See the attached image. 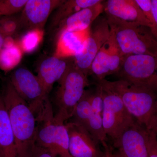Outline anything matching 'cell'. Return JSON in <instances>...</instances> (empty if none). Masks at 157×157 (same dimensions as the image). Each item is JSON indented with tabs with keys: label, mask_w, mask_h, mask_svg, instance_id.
I'll return each instance as SVG.
<instances>
[{
	"label": "cell",
	"mask_w": 157,
	"mask_h": 157,
	"mask_svg": "<svg viewBox=\"0 0 157 157\" xmlns=\"http://www.w3.org/2000/svg\"><path fill=\"white\" fill-rule=\"evenodd\" d=\"M100 82L117 94L129 113L148 131L155 130L157 112V92L124 80Z\"/></svg>",
	"instance_id": "cell-1"
},
{
	"label": "cell",
	"mask_w": 157,
	"mask_h": 157,
	"mask_svg": "<svg viewBox=\"0 0 157 157\" xmlns=\"http://www.w3.org/2000/svg\"><path fill=\"white\" fill-rule=\"evenodd\" d=\"M2 94L14 133L18 156L21 157L35 142L36 119L9 79L4 86Z\"/></svg>",
	"instance_id": "cell-2"
},
{
	"label": "cell",
	"mask_w": 157,
	"mask_h": 157,
	"mask_svg": "<svg viewBox=\"0 0 157 157\" xmlns=\"http://www.w3.org/2000/svg\"><path fill=\"white\" fill-rule=\"evenodd\" d=\"M106 18L110 33L124 56H157V41L149 28L108 15Z\"/></svg>",
	"instance_id": "cell-3"
},
{
	"label": "cell",
	"mask_w": 157,
	"mask_h": 157,
	"mask_svg": "<svg viewBox=\"0 0 157 157\" xmlns=\"http://www.w3.org/2000/svg\"><path fill=\"white\" fill-rule=\"evenodd\" d=\"M58 82L55 100L57 110L54 118L56 122L65 124L72 117L89 82L87 75L76 67L73 60Z\"/></svg>",
	"instance_id": "cell-4"
},
{
	"label": "cell",
	"mask_w": 157,
	"mask_h": 157,
	"mask_svg": "<svg viewBox=\"0 0 157 157\" xmlns=\"http://www.w3.org/2000/svg\"><path fill=\"white\" fill-rule=\"evenodd\" d=\"M37 145L47 150L54 157H73L69 148V135L65 124L54 120L52 109L37 120L35 139Z\"/></svg>",
	"instance_id": "cell-5"
},
{
	"label": "cell",
	"mask_w": 157,
	"mask_h": 157,
	"mask_svg": "<svg viewBox=\"0 0 157 157\" xmlns=\"http://www.w3.org/2000/svg\"><path fill=\"white\" fill-rule=\"evenodd\" d=\"M18 95L28 105L36 119L42 115L51 104L48 94L37 76L24 68L16 69L9 79Z\"/></svg>",
	"instance_id": "cell-6"
},
{
	"label": "cell",
	"mask_w": 157,
	"mask_h": 157,
	"mask_svg": "<svg viewBox=\"0 0 157 157\" xmlns=\"http://www.w3.org/2000/svg\"><path fill=\"white\" fill-rule=\"evenodd\" d=\"M115 75L119 79L157 92V56L134 55L126 56Z\"/></svg>",
	"instance_id": "cell-7"
},
{
	"label": "cell",
	"mask_w": 157,
	"mask_h": 157,
	"mask_svg": "<svg viewBox=\"0 0 157 157\" xmlns=\"http://www.w3.org/2000/svg\"><path fill=\"white\" fill-rule=\"evenodd\" d=\"M103 101V127L107 138L113 142L136 121L131 115L120 97L100 82Z\"/></svg>",
	"instance_id": "cell-8"
},
{
	"label": "cell",
	"mask_w": 157,
	"mask_h": 157,
	"mask_svg": "<svg viewBox=\"0 0 157 157\" xmlns=\"http://www.w3.org/2000/svg\"><path fill=\"white\" fill-rule=\"evenodd\" d=\"M110 29L107 18L98 20L85 41L82 48L73 57L75 66L86 75L90 73L91 66L98 52L109 39Z\"/></svg>",
	"instance_id": "cell-9"
},
{
	"label": "cell",
	"mask_w": 157,
	"mask_h": 157,
	"mask_svg": "<svg viewBox=\"0 0 157 157\" xmlns=\"http://www.w3.org/2000/svg\"><path fill=\"white\" fill-rule=\"evenodd\" d=\"M113 143L122 157H148L147 130L136 121Z\"/></svg>",
	"instance_id": "cell-10"
},
{
	"label": "cell",
	"mask_w": 157,
	"mask_h": 157,
	"mask_svg": "<svg viewBox=\"0 0 157 157\" xmlns=\"http://www.w3.org/2000/svg\"><path fill=\"white\" fill-rule=\"evenodd\" d=\"M125 57L110 33L109 39L101 47L94 59L90 73L95 76L98 81L105 79L109 75L116 74Z\"/></svg>",
	"instance_id": "cell-11"
},
{
	"label": "cell",
	"mask_w": 157,
	"mask_h": 157,
	"mask_svg": "<svg viewBox=\"0 0 157 157\" xmlns=\"http://www.w3.org/2000/svg\"><path fill=\"white\" fill-rule=\"evenodd\" d=\"M69 135V148L73 157H105L98 140L86 129L71 122L65 123Z\"/></svg>",
	"instance_id": "cell-12"
},
{
	"label": "cell",
	"mask_w": 157,
	"mask_h": 157,
	"mask_svg": "<svg viewBox=\"0 0 157 157\" xmlns=\"http://www.w3.org/2000/svg\"><path fill=\"white\" fill-rule=\"evenodd\" d=\"M64 0H28L19 16L21 28L43 30L52 12Z\"/></svg>",
	"instance_id": "cell-13"
},
{
	"label": "cell",
	"mask_w": 157,
	"mask_h": 157,
	"mask_svg": "<svg viewBox=\"0 0 157 157\" xmlns=\"http://www.w3.org/2000/svg\"><path fill=\"white\" fill-rule=\"evenodd\" d=\"M106 15L150 29V23L135 0H108L104 5Z\"/></svg>",
	"instance_id": "cell-14"
},
{
	"label": "cell",
	"mask_w": 157,
	"mask_h": 157,
	"mask_svg": "<svg viewBox=\"0 0 157 157\" xmlns=\"http://www.w3.org/2000/svg\"><path fill=\"white\" fill-rule=\"evenodd\" d=\"M69 59L53 56L43 60L39 65L37 76L48 94L55 82L62 78L73 61V59Z\"/></svg>",
	"instance_id": "cell-15"
},
{
	"label": "cell",
	"mask_w": 157,
	"mask_h": 157,
	"mask_svg": "<svg viewBox=\"0 0 157 157\" xmlns=\"http://www.w3.org/2000/svg\"><path fill=\"white\" fill-rule=\"evenodd\" d=\"M104 2L95 6L82 9L67 17L58 26L57 35L64 31L78 32L90 28L91 25L104 10Z\"/></svg>",
	"instance_id": "cell-16"
},
{
	"label": "cell",
	"mask_w": 157,
	"mask_h": 157,
	"mask_svg": "<svg viewBox=\"0 0 157 157\" xmlns=\"http://www.w3.org/2000/svg\"><path fill=\"white\" fill-rule=\"evenodd\" d=\"M90 29L78 32L64 31L57 35L54 56L60 58L74 57L82 48L90 34Z\"/></svg>",
	"instance_id": "cell-17"
},
{
	"label": "cell",
	"mask_w": 157,
	"mask_h": 157,
	"mask_svg": "<svg viewBox=\"0 0 157 157\" xmlns=\"http://www.w3.org/2000/svg\"><path fill=\"white\" fill-rule=\"evenodd\" d=\"M88 131L102 144L104 149L109 146L107 143V137L103 127V101L101 88L97 84L94 93H93L90 110Z\"/></svg>",
	"instance_id": "cell-18"
},
{
	"label": "cell",
	"mask_w": 157,
	"mask_h": 157,
	"mask_svg": "<svg viewBox=\"0 0 157 157\" xmlns=\"http://www.w3.org/2000/svg\"><path fill=\"white\" fill-rule=\"evenodd\" d=\"M0 148L3 157H19L14 133L2 93H0Z\"/></svg>",
	"instance_id": "cell-19"
},
{
	"label": "cell",
	"mask_w": 157,
	"mask_h": 157,
	"mask_svg": "<svg viewBox=\"0 0 157 157\" xmlns=\"http://www.w3.org/2000/svg\"><path fill=\"white\" fill-rule=\"evenodd\" d=\"M101 0H64L57 9L51 22V27L58 26L62 21L82 9L92 7L101 2Z\"/></svg>",
	"instance_id": "cell-20"
},
{
	"label": "cell",
	"mask_w": 157,
	"mask_h": 157,
	"mask_svg": "<svg viewBox=\"0 0 157 157\" xmlns=\"http://www.w3.org/2000/svg\"><path fill=\"white\" fill-rule=\"evenodd\" d=\"M93 94V93L90 91L86 90L84 95L76 105L72 117L67 122L76 124L88 131L89 120Z\"/></svg>",
	"instance_id": "cell-21"
},
{
	"label": "cell",
	"mask_w": 157,
	"mask_h": 157,
	"mask_svg": "<svg viewBox=\"0 0 157 157\" xmlns=\"http://www.w3.org/2000/svg\"><path fill=\"white\" fill-rule=\"evenodd\" d=\"M22 53L18 44L3 48L0 52V68L5 71L12 70L21 61Z\"/></svg>",
	"instance_id": "cell-22"
},
{
	"label": "cell",
	"mask_w": 157,
	"mask_h": 157,
	"mask_svg": "<svg viewBox=\"0 0 157 157\" xmlns=\"http://www.w3.org/2000/svg\"><path fill=\"white\" fill-rule=\"evenodd\" d=\"M43 36V30L28 31L21 37L18 45L23 52L29 53L36 49L42 41Z\"/></svg>",
	"instance_id": "cell-23"
},
{
	"label": "cell",
	"mask_w": 157,
	"mask_h": 157,
	"mask_svg": "<svg viewBox=\"0 0 157 157\" xmlns=\"http://www.w3.org/2000/svg\"><path fill=\"white\" fill-rule=\"evenodd\" d=\"M21 28L19 16H5L0 18V33L5 38L11 37Z\"/></svg>",
	"instance_id": "cell-24"
},
{
	"label": "cell",
	"mask_w": 157,
	"mask_h": 157,
	"mask_svg": "<svg viewBox=\"0 0 157 157\" xmlns=\"http://www.w3.org/2000/svg\"><path fill=\"white\" fill-rule=\"evenodd\" d=\"M28 0H0V17L12 16L24 8Z\"/></svg>",
	"instance_id": "cell-25"
},
{
	"label": "cell",
	"mask_w": 157,
	"mask_h": 157,
	"mask_svg": "<svg viewBox=\"0 0 157 157\" xmlns=\"http://www.w3.org/2000/svg\"><path fill=\"white\" fill-rule=\"evenodd\" d=\"M135 1L150 23L151 27L150 29L157 41V24L152 12L151 0H135Z\"/></svg>",
	"instance_id": "cell-26"
},
{
	"label": "cell",
	"mask_w": 157,
	"mask_h": 157,
	"mask_svg": "<svg viewBox=\"0 0 157 157\" xmlns=\"http://www.w3.org/2000/svg\"><path fill=\"white\" fill-rule=\"evenodd\" d=\"M21 157H54L45 148L34 143L25 152Z\"/></svg>",
	"instance_id": "cell-27"
},
{
	"label": "cell",
	"mask_w": 157,
	"mask_h": 157,
	"mask_svg": "<svg viewBox=\"0 0 157 157\" xmlns=\"http://www.w3.org/2000/svg\"><path fill=\"white\" fill-rule=\"evenodd\" d=\"M147 145L148 157H157V133L155 130H147Z\"/></svg>",
	"instance_id": "cell-28"
},
{
	"label": "cell",
	"mask_w": 157,
	"mask_h": 157,
	"mask_svg": "<svg viewBox=\"0 0 157 157\" xmlns=\"http://www.w3.org/2000/svg\"><path fill=\"white\" fill-rule=\"evenodd\" d=\"M104 151L105 154V157H121L119 153L117 151L113 152L110 147L104 150Z\"/></svg>",
	"instance_id": "cell-29"
},
{
	"label": "cell",
	"mask_w": 157,
	"mask_h": 157,
	"mask_svg": "<svg viewBox=\"0 0 157 157\" xmlns=\"http://www.w3.org/2000/svg\"><path fill=\"white\" fill-rule=\"evenodd\" d=\"M151 1L152 12L157 24V0H151Z\"/></svg>",
	"instance_id": "cell-30"
},
{
	"label": "cell",
	"mask_w": 157,
	"mask_h": 157,
	"mask_svg": "<svg viewBox=\"0 0 157 157\" xmlns=\"http://www.w3.org/2000/svg\"><path fill=\"white\" fill-rule=\"evenodd\" d=\"M5 38L0 33V52L3 49L5 43Z\"/></svg>",
	"instance_id": "cell-31"
},
{
	"label": "cell",
	"mask_w": 157,
	"mask_h": 157,
	"mask_svg": "<svg viewBox=\"0 0 157 157\" xmlns=\"http://www.w3.org/2000/svg\"><path fill=\"white\" fill-rule=\"evenodd\" d=\"M156 128L155 129V131L157 133V115H156Z\"/></svg>",
	"instance_id": "cell-32"
},
{
	"label": "cell",
	"mask_w": 157,
	"mask_h": 157,
	"mask_svg": "<svg viewBox=\"0 0 157 157\" xmlns=\"http://www.w3.org/2000/svg\"><path fill=\"white\" fill-rule=\"evenodd\" d=\"M0 157H3L2 154V151L0 148Z\"/></svg>",
	"instance_id": "cell-33"
},
{
	"label": "cell",
	"mask_w": 157,
	"mask_h": 157,
	"mask_svg": "<svg viewBox=\"0 0 157 157\" xmlns=\"http://www.w3.org/2000/svg\"><path fill=\"white\" fill-rule=\"evenodd\" d=\"M120 157H122V156H121V155H120Z\"/></svg>",
	"instance_id": "cell-34"
}]
</instances>
